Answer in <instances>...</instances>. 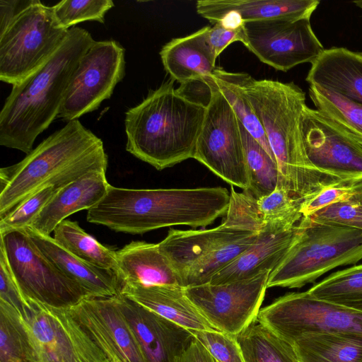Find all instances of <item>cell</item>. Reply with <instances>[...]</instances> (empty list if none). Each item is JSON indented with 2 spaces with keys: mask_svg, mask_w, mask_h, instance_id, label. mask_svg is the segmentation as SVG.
<instances>
[{
  "mask_svg": "<svg viewBox=\"0 0 362 362\" xmlns=\"http://www.w3.org/2000/svg\"><path fill=\"white\" fill-rule=\"evenodd\" d=\"M302 201L276 187L267 195L256 198L255 219L257 231L269 226L289 229L301 220Z\"/></svg>",
  "mask_w": 362,
  "mask_h": 362,
  "instance_id": "33",
  "label": "cell"
},
{
  "mask_svg": "<svg viewBox=\"0 0 362 362\" xmlns=\"http://www.w3.org/2000/svg\"><path fill=\"white\" fill-rule=\"evenodd\" d=\"M257 235L258 232L250 231L217 245L189 269L183 281L184 287L209 283L214 274L245 252Z\"/></svg>",
  "mask_w": 362,
  "mask_h": 362,
  "instance_id": "31",
  "label": "cell"
},
{
  "mask_svg": "<svg viewBox=\"0 0 362 362\" xmlns=\"http://www.w3.org/2000/svg\"><path fill=\"white\" fill-rule=\"evenodd\" d=\"M353 3L359 8L362 10V0L360 1H354Z\"/></svg>",
  "mask_w": 362,
  "mask_h": 362,
  "instance_id": "44",
  "label": "cell"
},
{
  "mask_svg": "<svg viewBox=\"0 0 362 362\" xmlns=\"http://www.w3.org/2000/svg\"><path fill=\"white\" fill-rule=\"evenodd\" d=\"M113 6L110 0H65L52 6V11L57 25L69 30L86 21L104 23L105 13Z\"/></svg>",
  "mask_w": 362,
  "mask_h": 362,
  "instance_id": "36",
  "label": "cell"
},
{
  "mask_svg": "<svg viewBox=\"0 0 362 362\" xmlns=\"http://www.w3.org/2000/svg\"><path fill=\"white\" fill-rule=\"evenodd\" d=\"M250 231L228 226L223 223L210 229H170L158 246L183 285L184 279L189 269L214 247Z\"/></svg>",
  "mask_w": 362,
  "mask_h": 362,
  "instance_id": "23",
  "label": "cell"
},
{
  "mask_svg": "<svg viewBox=\"0 0 362 362\" xmlns=\"http://www.w3.org/2000/svg\"><path fill=\"white\" fill-rule=\"evenodd\" d=\"M244 96L259 119L275 157L276 187L301 201L322 189L344 181L317 169L310 160L302 133L305 94L293 83L256 80L247 73H234Z\"/></svg>",
  "mask_w": 362,
  "mask_h": 362,
  "instance_id": "1",
  "label": "cell"
},
{
  "mask_svg": "<svg viewBox=\"0 0 362 362\" xmlns=\"http://www.w3.org/2000/svg\"><path fill=\"white\" fill-rule=\"evenodd\" d=\"M235 337L245 362H299L293 346L257 320Z\"/></svg>",
  "mask_w": 362,
  "mask_h": 362,
  "instance_id": "29",
  "label": "cell"
},
{
  "mask_svg": "<svg viewBox=\"0 0 362 362\" xmlns=\"http://www.w3.org/2000/svg\"><path fill=\"white\" fill-rule=\"evenodd\" d=\"M240 129L250 179L247 190L257 198L267 195L278 185L279 170L276 161L252 136L240 122Z\"/></svg>",
  "mask_w": 362,
  "mask_h": 362,
  "instance_id": "32",
  "label": "cell"
},
{
  "mask_svg": "<svg viewBox=\"0 0 362 362\" xmlns=\"http://www.w3.org/2000/svg\"><path fill=\"white\" fill-rule=\"evenodd\" d=\"M362 259V230L303 216L295 240L270 272L267 287L301 288L332 269Z\"/></svg>",
  "mask_w": 362,
  "mask_h": 362,
  "instance_id": "6",
  "label": "cell"
},
{
  "mask_svg": "<svg viewBox=\"0 0 362 362\" xmlns=\"http://www.w3.org/2000/svg\"><path fill=\"white\" fill-rule=\"evenodd\" d=\"M177 362H218L195 337L184 351Z\"/></svg>",
  "mask_w": 362,
  "mask_h": 362,
  "instance_id": "42",
  "label": "cell"
},
{
  "mask_svg": "<svg viewBox=\"0 0 362 362\" xmlns=\"http://www.w3.org/2000/svg\"><path fill=\"white\" fill-rule=\"evenodd\" d=\"M311 217L362 230V204L350 199L326 207Z\"/></svg>",
  "mask_w": 362,
  "mask_h": 362,
  "instance_id": "40",
  "label": "cell"
},
{
  "mask_svg": "<svg viewBox=\"0 0 362 362\" xmlns=\"http://www.w3.org/2000/svg\"><path fill=\"white\" fill-rule=\"evenodd\" d=\"M106 172L89 173L60 189L29 226L45 235L70 215L95 206L106 194Z\"/></svg>",
  "mask_w": 362,
  "mask_h": 362,
  "instance_id": "19",
  "label": "cell"
},
{
  "mask_svg": "<svg viewBox=\"0 0 362 362\" xmlns=\"http://www.w3.org/2000/svg\"><path fill=\"white\" fill-rule=\"evenodd\" d=\"M354 189V195L350 200L357 202L362 204V178L354 180L351 182Z\"/></svg>",
  "mask_w": 362,
  "mask_h": 362,
  "instance_id": "43",
  "label": "cell"
},
{
  "mask_svg": "<svg viewBox=\"0 0 362 362\" xmlns=\"http://www.w3.org/2000/svg\"><path fill=\"white\" fill-rule=\"evenodd\" d=\"M308 292L318 299L362 313V264L332 274Z\"/></svg>",
  "mask_w": 362,
  "mask_h": 362,
  "instance_id": "30",
  "label": "cell"
},
{
  "mask_svg": "<svg viewBox=\"0 0 362 362\" xmlns=\"http://www.w3.org/2000/svg\"><path fill=\"white\" fill-rule=\"evenodd\" d=\"M68 32L57 25L52 6L25 0L0 23V80L12 86L23 80L51 57Z\"/></svg>",
  "mask_w": 362,
  "mask_h": 362,
  "instance_id": "8",
  "label": "cell"
},
{
  "mask_svg": "<svg viewBox=\"0 0 362 362\" xmlns=\"http://www.w3.org/2000/svg\"><path fill=\"white\" fill-rule=\"evenodd\" d=\"M350 181H340L329 185L301 202L303 216H311L317 211L332 204L349 200L354 195Z\"/></svg>",
  "mask_w": 362,
  "mask_h": 362,
  "instance_id": "39",
  "label": "cell"
},
{
  "mask_svg": "<svg viewBox=\"0 0 362 362\" xmlns=\"http://www.w3.org/2000/svg\"><path fill=\"white\" fill-rule=\"evenodd\" d=\"M120 293L187 329L217 331L188 298L182 286L126 283L122 284Z\"/></svg>",
  "mask_w": 362,
  "mask_h": 362,
  "instance_id": "20",
  "label": "cell"
},
{
  "mask_svg": "<svg viewBox=\"0 0 362 362\" xmlns=\"http://www.w3.org/2000/svg\"><path fill=\"white\" fill-rule=\"evenodd\" d=\"M257 320L291 345L312 334L362 337V313L318 299L308 291L276 298L260 309Z\"/></svg>",
  "mask_w": 362,
  "mask_h": 362,
  "instance_id": "9",
  "label": "cell"
},
{
  "mask_svg": "<svg viewBox=\"0 0 362 362\" xmlns=\"http://www.w3.org/2000/svg\"><path fill=\"white\" fill-rule=\"evenodd\" d=\"M41 252L66 276L78 284L89 296H112L120 293L122 282L112 270L93 266L73 255L53 237L30 226L24 228Z\"/></svg>",
  "mask_w": 362,
  "mask_h": 362,
  "instance_id": "21",
  "label": "cell"
},
{
  "mask_svg": "<svg viewBox=\"0 0 362 362\" xmlns=\"http://www.w3.org/2000/svg\"><path fill=\"white\" fill-rule=\"evenodd\" d=\"M125 75L124 49L117 41H95L74 70L57 117L70 122L98 108Z\"/></svg>",
  "mask_w": 362,
  "mask_h": 362,
  "instance_id": "12",
  "label": "cell"
},
{
  "mask_svg": "<svg viewBox=\"0 0 362 362\" xmlns=\"http://www.w3.org/2000/svg\"><path fill=\"white\" fill-rule=\"evenodd\" d=\"M116 254L117 274L122 284L183 286L180 278L161 252L158 243L132 241L116 251Z\"/></svg>",
  "mask_w": 362,
  "mask_h": 362,
  "instance_id": "26",
  "label": "cell"
},
{
  "mask_svg": "<svg viewBox=\"0 0 362 362\" xmlns=\"http://www.w3.org/2000/svg\"><path fill=\"white\" fill-rule=\"evenodd\" d=\"M69 308L110 362H147L122 310L119 294L86 297Z\"/></svg>",
  "mask_w": 362,
  "mask_h": 362,
  "instance_id": "16",
  "label": "cell"
},
{
  "mask_svg": "<svg viewBox=\"0 0 362 362\" xmlns=\"http://www.w3.org/2000/svg\"><path fill=\"white\" fill-rule=\"evenodd\" d=\"M0 235V249L24 296L57 306H70L90 297L41 252L24 228Z\"/></svg>",
  "mask_w": 362,
  "mask_h": 362,
  "instance_id": "11",
  "label": "cell"
},
{
  "mask_svg": "<svg viewBox=\"0 0 362 362\" xmlns=\"http://www.w3.org/2000/svg\"><path fill=\"white\" fill-rule=\"evenodd\" d=\"M270 272L226 284L187 286L185 291L217 331L237 336L257 320Z\"/></svg>",
  "mask_w": 362,
  "mask_h": 362,
  "instance_id": "13",
  "label": "cell"
},
{
  "mask_svg": "<svg viewBox=\"0 0 362 362\" xmlns=\"http://www.w3.org/2000/svg\"><path fill=\"white\" fill-rule=\"evenodd\" d=\"M309 95L317 110L362 139V104L317 86H310Z\"/></svg>",
  "mask_w": 362,
  "mask_h": 362,
  "instance_id": "34",
  "label": "cell"
},
{
  "mask_svg": "<svg viewBox=\"0 0 362 362\" xmlns=\"http://www.w3.org/2000/svg\"><path fill=\"white\" fill-rule=\"evenodd\" d=\"M206 80L211 88V98L193 158L231 186L247 189L250 179L240 121L212 75Z\"/></svg>",
  "mask_w": 362,
  "mask_h": 362,
  "instance_id": "10",
  "label": "cell"
},
{
  "mask_svg": "<svg viewBox=\"0 0 362 362\" xmlns=\"http://www.w3.org/2000/svg\"><path fill=\"white\" fill-rule=\"evenodd\" d=\"M230 191L223 187L127 189L109 185L88 210L87 221L120 233L142 235L164 227L204 228L226 215Z\"/></svg>",
  "mask_w": 362,
  "mask_h": 362,
  "instance_id": "2",
  "label": "cell"
},
{
  "mask_svg": "<svg viewBox=\"0 0 362 362\" xmlns=\"http://www.w3.org/2000/svg\"><path fill=\"white\" fill-rule=\"evenodd\" d=\"M206 30L207 26L173 38L162 47V63L172 80L184 84L213 74L217 58L207 42Z\"/></svg>",
  "mask_w": 362,
  "mask_h": 362,
  "instance_id": "24",
  "label": "cell"
},
{
  "mask_svg": "<svg viewBox=\"0 0 362 362\" xmlns=\"http://www.w3.org/2000/svg\"><path fill=\"white\" fill-rule=\"evenodd\" d=\"M189 330L218 362H245L235 336L219 331Z\"/></svg>",
  "mask_w": 362,
  "mask_h": 362,
  "instance_id": "38",
  "label": "cell"
},
{
  "mask_svg": "<svg viewBox=\"0 0 362 362\" xmlns=\"http://www.w3.org/2000/svg\"><path fill=\"white\" fill-rule=\"evenodd\" d=\"M173 80L127 110L126 150L158 170L193 158L206 107L180 94Z\"/></svg>",
  "mask_w": 362,
  "mask_h": 362,
  "instance_id": "5",
  "label": "cell"
},
{
  "mask_svg": "<svg viewBox=\"0 0 362 362\" xmlns=\"http://www.w3.org/2000/svg\"><path fill=\"white\" fill-rule=\"evenodd\" d=\"M206 39L213 53L217 58L233 42L238 41L243 43L245 40L244 26L235 29L228 28L217 22L211 27L207 26Z\"/></svg>",
  "mask_w": 362,
  "mask_h": 362,
  "instance_id": "41",
  "label": "cell"
},
{
  "mask_svg": "<svg viewBox=\"0 0 362 362\" xmlns=\"http://www.w3.org/2000/svg\"><path fill=\"white\" fill-rule=\"evenodd\" d=\"M212 76L218 90L228 100L243 126L276 160L264 130L250 103L241 92L234 73L226 71L221 68H216Z\"/></svg>",
  "mask_w": 362,
  "mask_h": 362,
  "instance_id": "35",
  "label": "cell"
},
{
  "mask_svg": "<svg viewBox=\"0 0 362 362\" xmlns=\"http://www.w3.org/2000/svg\"><path fill=\"white\" fill-rule=\"evenodd\" d=\"M1 303L21 329L29 362H110L69 306L25 296L18 305L2 299Z\"/></svg>",
  "mask_w": 362,
  "mask_h": 362,
  "instance_id": "7",
  "label": "cell"
},
{
  "mask_svg": "<svg viewBox=\"0 0 362 362\" xmlns=\"http://www.w3.org/2000/svg\"><path fill=\"white\" fill-rule=\"evenodd\" d=\"M53 233L56 242L73 255L93 266L117 273L116 251L100 243L76 221L65 219Z\"/></svg>",
  "mask_w": 362,
  "mask_h": 362,
  "instance_id": "28",
  "label": "cell"
},
{
  "mask_svg": "<svg viewBox=\"0 0 362 362\" xmlns=\"http://www.w3.org/2000/svg\"><path fill=\"white\" fill-rule=\"evenodd\" d=\"M301 125L305 150L315 167L341 180L362 178V139L307 105Z\"/></svg>",
  "mask_w": 362,
  "mask_h": 362,
  "instance_id": "15",
  "label": "cell"
},
{
  "mask_svg": "<svg viewBox=\"0 0 362 362\" xmlns=\"http://www.w3.org/2000/svg\"><path fill=\"white\" fill-rule=\"evenodd\" d=\"M243 26V44L262 62L279 71L312 64L325 49L309 18L247 21Z\"/></svg>",
  "mask_w": 362,
  "mask_h": 362,
  "instance_id": "14",
  "label": "cell"
},
{
  "mask_svg": "<svg viewBox=\"0 0 362 362\" xmlns=\"http://www.w3.org/2000/svg\"><path fill=\"white\" fill-rule=\"evenodd\" d=\"M59 188L46 186L35 192L6 216L0 218V233L29 226Z\"/></svg>",
  "mask_w": 362,
  "mask_h": 362,
  "instance_id": "37",
  "label": "cell"
},
{
  "mask_svg": "<svg viewBox=\"0 0 362 362\" xmlns=\"http://www.w3.org/2000/svg\"><path fill=\"white\" fill-rule=\"evenodd\" d=\"M95 42L73 27L51 57L12 87L0 112V144L28 154L37 136L57 117L71 76Z\"/></svg>",
  "mask_w": 362,
  "mask_h": 362,
  "instance_id": "3",
  "label": "cell"
},
{
  "mask_svg": "<svg viewBox=\"0 0 362 362\" xmlns=\"http://www.w3.org/2000/svg\"><path fill=\"white\" fill-rule=\"evenodd\" d=\"M103 141L78 119L68 122L19 163L0 170V218L40 189L64 186L95 171L106 172Z\"/></svg>",
  "mask_w": 362,
  "mask_h": 362,
  "instance_id": "4",
  "label": "cell"
},
{
  "mask_svg": "<svg viewBox=\"0 0 362 362\" xmlns=\"http://www.w3.org/2000/svg\"><path fill=\"white\" fill-rule=\"evenodd\" d=\"M119 301L147 362H177L194 337L189 330L121 293Z\"/></svg>",
  "mask_w": 362,
  "mask_h": 362,
  "instance_id": "17",
  "label": "cell"
},
{
  "mask_svg": "<svg viewBox=\"0 0 362 362\" xmlns=\"http://www.w3.org/2000/svg\"><path fill=\"white\" fill-rule=\"evenodd\" d=\"M305 80L310 86L362 104V52L344 47L325 49L311 64Z\"/></svg>",
  "mask_w": 362,
  "mask_h": 362,
  "instance_id": "22",
  "label": "cell"
},
{
  "mask_svg": "<svg viewBox=\"0 0 362 362\" xmlns=\"http://www.w3.org/2000/svg\"><path fill=\"white\" fill-rule=\"evenodd\" d=\"M299 362H362V337L332 333L312 334L292 344Z\"/></svg>",
  "mask_w": 362,
  "mask_h": 362,
  "instance_id": "27",
  "label": "cell"
},
{
  "mask_svg": "<svg viewBox=\"0 0 362 362\" xmlns=\"http://www.w3.org/2000/svg\"><path fill=\"white\" fill-rule=\"evenodd\" d=\"M297 225L284 229L272 226L258 232L255 242L235 260L214 274L209 284H221L249 279L264 272H272L291 247Z\"/></svg>",
  "mask_w": 362,
  "mask_h": 362,
  "instance_id": "18",
  "label": "cell"
},
{
  "mask_svg": "<svg viewBox=\"0 0 362 362\" xmlns=\"http://www.w3.org/2000/svg\"><path fill=\"white\" fill-rule=\"evenodd\" d=\"M317 0H200L199 15L212 23L230 11L238 13L243 22L276 18H310Z\"/></svg>",
  "mask_w": 362,
  "mask_h": 362,
  "instance_id": "25",
  "label": "cell"
}]
</instances>
